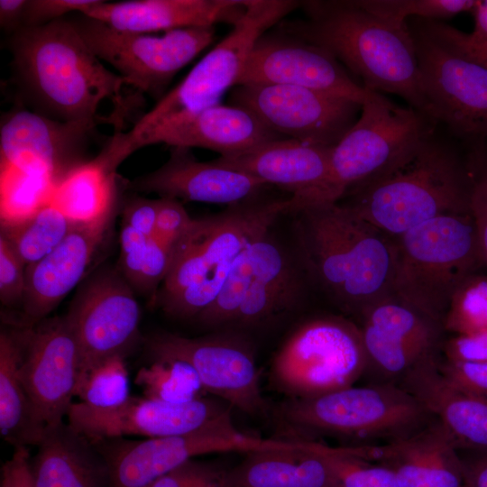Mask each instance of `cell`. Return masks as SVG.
Listing matches in <instances>:
<instances>
[{"label":"cell","mask_w":487,"mask_h":487,"mask_svg":"<svg viewBox=\"0 0 487 487\" xmlns=\"http://www.w3.org/2000/svg\"><path fill=\"white\" fill-rule=\"evenodd\" d=\"M124 359L122 355L113 356L82 375L75 392L79 402L101 410L114 409L124 404L131 397Z\"/></svg>","instance_id":"obj_36"},{"label":"cell","mask_w":487,"mask_h":487,"mask_svg":"<svg viewBox=\"0 0 487 487\" xmlns=\"http://www.w3.org/2000/svg\"><path fill=\"white\" fill-rule=\"evenodd\" d=\"M279 138L284 137L268 129L247 109L218 103L159 131L149 139L147 145L198 147L228 155Z\"/></svg>","instance_id":"obj_28"},{"label":"cell","mask_w":487,"mask_h":487,"mask_svg":"<svg viewBox=\"0 0 487 487\" xmlns=\"http://www.w3.org/2000/svg\"><path fill=\"white\" fill-rule=\"evenodd\" d=\"M148 346L153 357L188 363L203 389L248 415L265 412L266 403L250 345L234 335L189 338L174 334L152 336Z\"/></svg>","instance_id":"obj_15"},{"label":"cell","mask_w":487,"mask_h":487,"mask_svg":"<svg viewBox=\"0 0 487 487\" xmlns=\"http://www.w3.org/2000/svg\"><path fill=\"white\" fill-rule=\"evenodd\" d=\"M73 226L60 210L49 204L22 222L1 226V236L27 267L54 250Z\"/></svg>","instance_id":"obj_34"},{"label":"cell","mask_w":487,"mask_h":487,"mask_svg":"<svg viewBox=\"0 0 487 487\" xmlns=\"http://www.w3.org/2000/svg\"><path fill=\"white\" fill-rule=\"evenodd\" d=\"M93 443L108 464L109 487H146L158 477L202 455L287 450L306 444L254 436L242 432L234 424L173 436L136 441L114 438Z\"/></svg>","instance_id":"obj_13"},{"label":"cell","mask_w":487,"mask_h":487,"mask_svg":"<svg viewBox=\"0 0 487 487\" xmlns=\"http://www.w3.org/2000/svg\"><path fill=\"white\" fill-rule=\"evenodd\" d=\"M428 117L372 92L361 115L331 150L324 183L297 208L338 203L352 188L382 173L433 133Z\"/></svg>","instance_id":"obj_9"},{"label":"cell","mask_w":487,"mask_h":487,"mask_svg":"<svg viewBox=\"0 0 487 487\" xmlns=\"http://www.w3.org/2000/svg\"><path fill=\"white\" fill-rule=\"evenodd\" d=\"M158 207L159 199L135 198L130 200L124 208L123 224L146 236H154Z\"/></svg>","instance_id":"obj_48"},{"label":"cell","mask_w":487,"mask_h":487,"mask_svg":"<svg viewBox=\"0 0 487 487\" xmlns=\"http://www.w3.org/2000/svg\"><path fill=\"white\" fill-rule=\"evenodd\" d=\"M111 217L74 225L49 254L26 267L23 301L25 324L47 317L83 277L102 243Z\"/></svg>","instance_id":"obj_25"},{"label":"cell","mask_w":487,"mask_h":487,"mask_svg":"<svg viewBox=\"0 0 487 487\" xmlns=\"http://www.w3.org/2000/svg\"><path fill=\"white\" fill-rule=\"evenodd\" d=\"M465 487H470V486H469L468 484H466V486H465Z\"/></svg>","instance_id":"obj_55"},{"label":"cell","mask_w":487,"mask_h":487,"mask_svg":"<svg viewBox=\"0 0 487 487\" xmlns=\"http://www.w3.org/2000/svg\"><path fill=\"white\" fill-rule=\"evenodd\" d=\"M368 365L360 328L322 317L288 337L273 359L271 377L291 398H308L354 385Z\"/></svg>","instance_id":"obj_10"},{"label":"cell","mask_w":487,"mask_h":487,"mask_svg":"<svg viewBox=\"0 0 487 487\" xmlns=\"http://www.w3.org/2000/svg\"><path fill=\"white\" fill-rule=\"evenodd\" d=\"M294 214L307 270L342 308L362 315L392 297L393 237L345 204L315 205Z\"/></svg>","instance_id":"obj_2"},{"label":"cell","mask_w":487,"mask_h":487,"mask_svg":"<svg viewBox=\"0 0 487 487\" xmlns=\"http://www.w3.org/2000/svg\"><path fill=\"white\" fill-rule=\"evenodd\" d=\"M307 19L281 21L280 31L333 54L363 86L392 93L423 114L418 58L411 31L390 23L355 1L300 2Z\"/></svg>","instance_id":"obj_3"},{"label":"cell","mask_w":487,"mask_h":487,"mask_svg":"<svg viewBox=\"0 0 487 487\" xmlns=\"http://www.w3.org/2000/svg\"><path fill=\"white\" fill-rule=\"evenodd\" d=\"M27 0H1L0 25L11 34L23 27Z\"/></svg>","instance_id":"obj_50"},{"label":"cell","mask_w":487,"mask_h":487,"mask_svg":"<svg viewBox=\"0 0 487 487\" xmlns=\"http://www.w3.org/2000/svg\"><path fill=\"white\" fill-rule=\"evenodd\" d=\"M358 5L397 26H406L407 18L439 21L463 12H472L475 0H356Z\"/></svg>","instance_id":"obj_39"},{"label":"cell","mask_w":487,"mask_h":487,"mask_svg":"<svg viewBox=\"0 0 487 487\" xmlns=\"http://www.w3.org/2000/svg\"><path fill=\"white\" fill-rule=\"evenodd\" d=\"M473 185L455 155L433 133L399 161L348 191L345 204L397 237L433 218L470 213Z\"/></svg>","instance_id":"obj_5"},{"label":"cell","mask_w":487,"mask_h":487,"mask_svg":"<svg viewBox=\"0 0 487 487\" xmlns=\"http://www.w3.org/2000/svg\"><path fill=\"white\" fill-rule=\"evenodd\" d=\"M393 244L392 297L443 326L458 286L484 264L471 212L433 218Z\"/></svg>","instance_id":"obj_7"},{"label":"cell","mask_w":487,"mask_h":487,"mask_svg":"<svg viewBox=\"0 0 487 487\" xmlns=\"http://www.w3.org/2000/svg\"><path fill=\"white\" fill-rule=\"evenodd\" d=\"M116 195L115 171L96 155L73 169L56 187L51 205L74 225L112 217Z\"/></svg>","instance_id":"obj_32"},{"label":"cell","mask_w":487,"mask_h":487,"mask_svg":"<svg viewBox=\"0 0 487 487\" xmlns=\"http://www.w3.org/2000/svg\"><path fill=\"white\" fill-rule=\"evenodd\" d=\"M37 447L31 458L34 487H109L105 456L69 423L47 427Z\"/></svg>","instance_id":"obj_29"},{"label":"cell","mask_w":487,"mask_h":487,"mask_svg":"<svg viewBox=\"0 0 487 487\" xmlns=\"http://www.w3.org/2000/svg\"><path fill=\"white\" fill-rule=\"evenodd\" d=\"M14 330L0 334V431L14 447L38 446L45 430L23 384Z\"/></svg>","instance_id":"obj_31"},{"label":"cell","mask_w":487,"mask_h":487,"mask_svg":"<svg viewBox=\"0 0 487 487\" xmlns=\"http://www.w3.org/2000/svg\"><path fill=\"white\" fill-rule=\"evenodd\" d=\"M8 48L14 81L32 111L96 128L109 124L99 109L110 101L115 133L122 132L132 105L122 90L129 84L93 53L71 19L21 28Z\"/></svg>","instance_id":"obj_1"},{"label":"cell","mask_w":487,"mask_h":487,"mask_svg":"<svg viewBox=\"0 0 487 487\" xmlns=\"http://www.w3.org/2000/svg\"><path fill=\"white\" fill-rule=\"evenodd\" d=\"M316 450L342 487H400L392 471L364 456L361 446L332 447L317 443Z\"/></svg>","instance_id":"obj_37"},{"label":"cell","mask_w":487,"mask_h":487,"mask_svg":"<svg viewBox=\"0 0 487 487\" xmlns=\"http://www.w3.org/2000/svg\"><path fill=\"white\" fill-rule=\"evenodd\" d=\"M484 174H485V176H486V178H487V170H486V172H485Z\"/></svg>","instance_id":"obj_54"},{"label":"cell","mask_w":487,"mask_h":487,"mask_svg":"<svg viewBox=\"0 0 487 487\" xmlns=\"http://www.w3.org/2000/svg\"><path fill=\"white\" fill-rule=\"evenodd\" d=\"M443 326L454 335L487 330V275L473 273L452 296Z\"/></svg>","instance_id":"obj_38"},{"label":"cell","mask_w":487,"mask_h":487,"mask_svg":"<svg viewBox=\"0 0 487 487\" xmlns=\"http://www.w3.org/2000/svg\"><path fill=\"white\" fill-rule=\"evenodd\" d=\"M367 458L390 468L400 487H465V467L455 442L435 418L420 430L362 446Z\"/></svg>","instance_id":"obj_23"},{"label":"cell","mask_w":487,"mask_h":487,"mask_svg":"<svg viewBox=\"0 0 487 487\" xmlns=\"http://www.w3.org/2000/svg\"><path fill=\"white\" fill-rule=\"evenodd\" d=\"M134 382L145 398L170 403L192 401L206 392L194 369L173 358L153 357L137 372Z\"/></svg>","instance_id":"obj_35"},{"label":"cell","mask_w":487,"mask_h":487,"mask_svg":"<svg viewBox=\"0 0 487 487\" xmlns=\"http://www.w3.org/2000/svg\"><path fill=\"white\" fill-rule=\"evenodd\" d=\"M79 34L103 62L130 87L160 100L174 76L215 37L214 27H193L163 34L129 32L80 14L71 19Z\"/></svg>","instance_id":"obj_11"},{"label":"cell","mask_w":487,"mask_h":487,"mask_svg":"<svg viewBox=\"0 0 487 487\" xmlns=\"http://www.w3.org/2000/svg\"><path fill=\"white\" fill-rule=\"evenodd\" d=\"M470 210L477 229L484 264H487V178L485 174L473 183Z\"/></svg>","instance_id":"obj_49"},{"label":"cell","mask_w":487,"mask_h":487,"mask_svg":"<svg viewBox=\"0 0 487 487\" xmlns=\"http://www.w3.org/2000/svg\"><path fill=\"white\" fill-rule=\"evenodd\" d=\"M409 27L417 52L423 114L461 137L486 141L487 67L433 37L417 23Z\"/></svg>","instance_id":"obj_12"},{"label":"cell","mask_w":487,"mask_h":487,"mask_svg":"<svg viewBox=\"0 0 487 487\" xmlns=\"http://www.w3.org/2000/svg\"><path fill=\"white\" fill-rule=\"evenodd\" d=\"M280 417L298 430L363 440L390 442L413 434L434 418L401 385L349 386L327 393L291 398Z\"/></svg>","instance_id":"obj_8"},{"label":"cell","mask_w":487,"mask_h":487,"mask_svg":"<svg viewBox=\"0 0 487 487\" xmlns=\"http://www.w3.org/2000/svg\"><path fill=\"white\" fill-rule=\"evenodd\" d=\"M474 17V30L472 36L487 40V0L477 1L471 12Z\"/></svg>","instance_id":"obj_52"},{"label":"cell","mask_w":487,"mask_h":487,"mask_svg":"<svg viewBox=\"0 0 487 487\" xmlns=\"http://www.w3.org/2000/svg\"><path fill=\"white\" fill-rule=\"evenodd\" d=\"M299 5L300 2L289 0H246L244 13L230 32L130 130L114 133L110 140L113 152L124 161L147 146L159 131L218 104L223 94L236 85L255 41Z\"/></svg>","instance_id":"obj_6"},{"label":"cell","mask_w":487,"mask_h":487,"mask_svg":"<svg viewBox=\"0 0 487 487\" xmlns=\"http://www.w3.org/2000/svg\"><path fill=\"white\" fill-rule=\"evenodd\" d=\"M248 246L235 259L215 300L196 317L201 325L217 327L234 323L253 280Z\"/></svg>","instance_id":"obj_40"},{"label":"cell","mask_w":487,"mask_h":487,"mask_svg":"<svg viewBox=\"0 0 487 487\" xmlns=\"http://www.w3.org/2000/svg\"><path fill=\"white\" fill-rule=\"evenodd\" d=\"M227 469L216 466V469L196 487H225V477Z\"/></svg>","instance_id":"obj_53"},{"label":"cell","mask_w":487,"mask_h":487,"mask_svg":"<svg viewBox=\"0 0 487 487\" xmlns=\"http://www.w3.org/2000/svg\"><path fill=\"white\" fill-rule=\"evenodd\" d=\"M416 23L440 41L487 67V40L474 38L444 22L418 19Z\"/></svg>","instance_id":"obj_42"},{"label":"cell","mask_w":487,"mask_h":487,"mask_svg":"<svg viewBox=\"0 0 487 487\" xmlns=\"http://www.w3.org/2000/svg\"><path fill=\"white\" fill-rule=\"evenodd\" d=\"M333 146L290 138L271 140L247 151L220 155L216 162L289 190L290 213L326 180Z\"/></svg>","instance_id":"obj_24"},{"label":"cell","mask_w":487,"mask_h":487,"mask_svg":"<svg viewBox=\"0 0 487 487\" xmlns=\"http://www.w3.org/2000/svg\"><path fill=\"white\" fill-rule=\"evenodd\" d=\"M266 186L258 179L214 161H199L189 149L173 147L168 161L138 177L129 188L161 198L235 205L253 199Z\"/></svg>","instance_id":"obj_22"},{"label":"cell","mask_w":487,"mask_h":487,"mask_svg":"<svg viewBox=\"0 0 487 487\" xmlns=\"http://www.w3.org/2000/svg\"><path fill=\"white\" fill-rule=\"evenodd\" d=\"M26 288V266L6 240L0 236V299L4 305L23 303Z\"/></svg>","instance_id":"obj_41"},{"label":"cell","mask_w":487,"mask_h":487,"mask_svg":"<svg viewBox=\"0 0 487 487\" xmlns=\"http://www.w3.org/2000/svg\"><path fill=\"white\" fill-rule=\"evenodd\" d=\"M290 198L250 199L193 222L175 244L158 303L171 317H197L219 293L237 256L289 213Z\"/></svg>","instance_id":"obj_4"},{"label":"cell","mask_w":487,"mask_h":487,"mask_svg":"<svg viewBox=\"0 0 487 487\" xmlns=\"http://www.w3.org/2000/svg\"><path fill=\"white\" fill-rule=\"evenodd\" d=\"M57 186L48 174L12 166L0 167L1 226L22 222L51 204Z\"/></svg>","instance_id":"obj_33"},{"label":"cell","mask_w":487,"mask_h":487,"mask_svg":"<svg viewBox=\"0 0 487 487\" xmlns=\"http://www.w3.org/2000/svg\"><path fill=\"white\" fill-rule=\"evenodd\" d=\"M360 328L368 363L389 376H401L436 354L440 324L394 297L362 315Z\"/></svg>","instance_id":"obj_21"},{"label":"cell","mask_w":487,"mask_h":487,"mask_svg":"<svg viewBox=\"0 0 487 487\" xmlns=\"http://www.w3.org/2000/svg\"><path fill=\"white\" fill-rule=\"evenodd\" d=\"M442 376L454 387L487 398V363H464L445 360L437 363Z\"/></svg>","instance_id":"obj_44"},{"label":"cell","mask_w":487,"mask_h":487,"mask_svg":"<svg viewBox=\"0 0 487 487\" xmlns=\"http://www.w3.org/2000/svg\"><path fill=\"white\" fill-rule=\"evenodd\" d=\"M25 389L46 427L63 422L79 376L77 342L64 317L44 318L14 329Z\"/></svg>","instance_id":"obj_17"},{"label":"cell","mask_w":487,"mask_h":487,"mask_svg":"<svg viewBox=\"0 0 487 487\" xmlns=\"http://www.w3.org/2000/svg\"><path fill=\"white\" fill-rule=\"evenodd\" d=\"M230 102L281 137L325 146H335L343 138L362 107L313 89L274 84L235 86Z\"/></svg>","instance_id":"obj_14"},{"label":"cell","mask_w":487,"mask_h":487,"mask_svg":"<svg viewBox=\"0 0 487 487\" xmlns=\"http://www.w3.org/2000/svg\"><path fill=\"white\" fill-rule=\"evenodd\" d=\"M94 130L16 107L1 119L0 167L42 172L59 185L73 169L88 161L85 155Z\"/></svg>","instance_id":"obj_20"},{"label":"cell","mask_w":487,"mask_h":487,"mask_svg":"<svg viewBox=\"0 0 487 487\" xmlns=\"http://www.w3.org/2000/svg\"><path fill=\"white\" fill-rule=\"evenodd\" d=\"M246 0H130L100 1L85 15L122 32L154 33L234 24L244 13Z\"/></svg>","instance_id":"obj_27"},{"label":"cell","mask_w":487,"mask_h":487,"mask_svg":"<svg viewBox=\"0 0 487 487\" xmlns=\"http://www.w3.org/2000/svg\"><path fill=\"white\" fill-rule=\"evenodd\" d=\"M316 446L247 453L227 469L225 487H342Z\"/></svg>","instance_id":"obj_30"},{"label":"cell","mask_w":487,"mask_h":487,"mask_svg":"<svg viewBox=\"0 0 487 487\" xmlns=\"http://www.w3.org/2000/svg\"><path fill=\"white\" fill-rule=\"evenodd\" d=\"M65 317L78 348V379L106 359L125 357L139 336L138 302L128 282L112 272L92 280Z\"/></svg>","instance_id":"obj_19"},{"label":"cell","mask_w":487,"mask_h":487,"mask_svg":"<svg viewBox=\"0 0 487 487\" xmlns=\"http://www.w3.org/2000/svg\"><path fill=\"white\" fill-rule=\"evenodd\" d=\"M216 466L192 459L158 477L146 487H196Z\"/></svg>","instance_id":"obj_47"},{"label":"cell","mask_w":487,"mask_h":487,"mask_svg":"<svg viewBox=\"0 0 487 487\" xmlns=\"http://www.w3.org/2000/svg\"><path fill=\"white\" fill-rule=\"evenodd\" d=\"M232 407L209 398L170 403L131 396L108 410L73 403L68 423L92 442L140 436L146 438L185 435L214 426L234 425Z\"/></svg>","instance_id":"obj_16"},{"label":"cell","mask_w":487,"mask_h":487,"mask_svg":"<svg viewBox=\"0 0 487 487\" xmlns=\"http://www.w3.org/2000/svg\"><path fill=\"white\" fill-rule=\"evenodd\" d=\"M446 360L464 363H487V330L454 335L444 345Z\"/></svg>","instance_id":"obj_46"},{"label":"cell","mask_w":487,"mask_h":487,"mask_svg":"<svg viewBox=\"0 0 487 487\" xmlns=\"http://www.w3.org/2000/svg\"><path fill=\"white\" fill-rule=\"evenodd\" d=\"M466 482L470 487H487V456L472 455L464 459Z\"/></svg>","instance_id":"obj_51"},{"label":"cell","mask_w":487,"mask_h":487,"mask_svg":"<svg viewBox=\"0 0 487 487\" xmlns=\"http://www.w3.org/2000/svg\"><path fill=\"white\" fill-rule=\"evenodd\" d=\"M431 355L402 377L401 386L415 396L449 434L458 450L487 456V398L451 385Z\"/></svg>","instance_id":"obj_26"},{"label":"cell","mask_w":487,"mask_h":487,"mask_svg":"<svg viewBox=\"0 0 487 487\" xmlns=\"http://www.w3.org/2000/svg\"><path fill=\"white\" fill-rule=\"evenodd\" d=\"M193 222L182 204L173 198H160L156 222L157 238L175 247Z\"/></svg>","instance_id":"obj_45"},{"label":"cell","mask_w":487,"mask_h":487,"mask_svg":"<svg viewBox=\"0 0 487 487\" xmlns=\"http://www.w3.org/2000/svg\"><path fill=\"white\" fill-rule=\"evenodd\" d=\"M253 84L302 87L360 106L372 92L328 51L281 31L265 32L252 47L235 86Z\"/></svg>","instance_id":"obj_18"},{"label":"cell","mask_w":487,"mask_h":487,"mask_svg":"<svg viewBox=\"0 0 487 487\" xmlns=\"http://www.w3.org/2000/svg\"><path fill=\"white\" fill-rule=\"evenodd\" d=\"M100 0H27L23 27H33L65 18L69 13L85 14Z\"/></svg>","instance_id":"obj_43"}]
</instances>
